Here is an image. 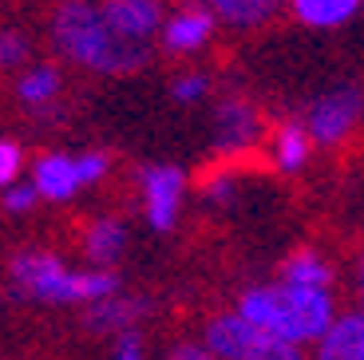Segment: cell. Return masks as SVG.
I'll return each mask as SVG.
<instances>
[{
    "label": "cell",
    "mask_w": 364,
    "mask_h": 360,
    "mask_svg": "<svg viewBox=\"0 0 364 360\" xmlns=\"http://www.w3.org/2000/svg\"><path fill=\"white\" fill-rule=\"evenodd\" d=\"M52 40L72 63L100 75H131L146 63V44L119 36L95 0H64L52 16Z\"/></svg>",
    "instance_id": "obj_1"
},
{
    "label": "cell",
    "mask_w": 364,
    "mask_h": 360,
    "mask_svg": "<svg viewBox=\"0 0 364 360\" xmlns=\"http://www.w3.org/2000/svg\"><path fill=\"white\" fill-rule=\"evenodd\" d=\"M237 313L269 329V333L285 337V341L301 344V349L317 344L328 333V324L337 321L328 289H301V285H285V281L250 285L237 297Z\"/></svg>",
    "instance_id": "obj_2"
},
{
    "label": "cell",
    "mask_w": 364,
    "mask_h": 360,
    "mask_svg": "<svg viewBox=\"0 0 364 360\" xmlns=\"http://www.w3.org/2000/svg\"><path fill=\"white\" fill-rule=\"evenodd\" d=\"M12 285L32 301L44 305H95V301L119 293V273L115 270H75L64 258L44 250H24L9 265Z\"/></svg>",
    "instance_id": "obj_3"
},
{
    "label": "cell",
    "mask_w": 364,
    "mask_h": 360,
    "mask_svg": "<svg viewBox=\"0 0 364 360\" xmlns=\"http://www.w3.org/2000/svg\"><path fill=\"white\" fill-rule=\"evenodd\" d=\"M206 344L218 352V360H305L301 344L285 341V337L269 333L250 317L222 313L206 324Z\"/></svg>",
    "instance_id": "obj_4"
},
{
    "label": "cell",
    "mask_w": 364,
    "mask_h": 360,
    "mask_svg": "<svg viewBox=\"0 0 364 360\" xmlns=\"http://www.w3.org/2000/svg\"><path fill=\"white\" fill-rule=\"evenodd\" d=\"M360 115H364L360 88H333V91H321L317 100L305 107L301 123L309 127V135L317 147H341L356 131Z\"/></svg>",
    "instance_id": "obj_5"
},
{
    "label": "cell",
    "mask_w": 364,
    "mask_h": 360,
    "mask_svg": "<svg viewBox=\"0 0 364 360\" xmlns=\"http://www.w3.org/2000/svg\"><path fill=\"white\" fill-rule=\"evenodd\" d=\"M182 198H186V171L174 162H155L143 171V210L151 230L171 234L178 226L182 214Z\"/></svg>",
    "instance_id": "obj_6"
},
{
    "label": "cell",
    "mask_w": 364,
    "mask_h": 360,
    "mask_svg": "<svg viewBox=\"0 0 364 360\" xmlns=\"http://www.w3.org/2000/svg\"><path fill=\"white\" fill-rule=\"evenodd\" d=\"M262 139V115L246 95H226L214 111V147L222 154H237L257 147Z\"/></svg>",
    "instance_id": "obj_7"
},
{
    "label": "cell",
    "mask_w": 364,
    "mask_h": 360,
    "mask_svg": "<svg viewBox=\"0 0 364 360\" xmlns=\"http://www.w3.org/2000/svg\"><path fill=\"white\" fill-rule=\"evenodd\" d=\"M218 16L206 4H182L171 20L163 24V52L166 55H194L214 40Z\"/></svg>",
    "instance_id": "obj_8"
},
{
    "label": "cell",
    "mask_w": 364,
    "mask_h": 360,
    "mask_svg": "<svg viewBox=\"0 0 364 360\" xmlns=\"http://www.w3.org/2000/svg\"><path fill=\"white\" fill-rule=\"evenodd\" d=\"M32 186L40 190V198L48 202H72L87 182L80 174V154L48 151L32 162Z\"/></svg>",
    "instance_id": "obj_9"
},
{
    "label": "cell",
    "mask_w": 364,
    "mask_h": 360,
    "mask_svg": "<svg viewBox=\"0 0 364 360\" xmlns=\"http://www.w3.org/2000/svg\"><path fill=\"white\" fill-rule=\"evenodd\" d=\"M107 24L131 44H146L166 24L163 0H100Z\"/></svg>",
    "instance_id": "obj_10"
},
{
    "label": "cell",
    "mask_w": 364,
    "mask_h": 360,
    "mask_svg": "<svg viewBox=\"0 0 364 360\" xmlns=\"http://www.w3.org/2000/svg\"><path fill=\"white\" fill-rule=\"evenodd\" d=\"M151 301L146 297H123V293H111V297L95 301V305H83V324H87L91 333H131L139 321L146 317Z\"/></svg>",
    "instance_id": "obj_11"
},
{
    "label": "cell",
    "mask_w": 364,
    "mask_h": 360,
    "mask_svg": "<svg viewBox=\"0 0 364 360\" xmlns=\"http://www.w3.org/2000/svg\"><path fill=\"white\" fill-rule=\"evenodd\" d=\"M313 135H309V127L297 123V119H289V123H282L277 131H273L269 139V154H273V166L282 174H297L309 166L313 159Z\"/></svg>",
    "instance_id": "obj_12"
},
{
    "label": "cell",
    "mask_w": 364,
    "mask_h": 360,
    "mask_svg": "<svg viewBox=\"0 0 364 360\" xmlns=\"http://www.w3.org/2000/svg\"><path fill=\"white\" fill-rule=\"evenodd\" d=\"M285 4H289V0H206V9L226 28H237V32L265 28L269 20H277V12H282Z\"/></svg>",
    "instance_id": "obj_13"
},
{
    "label": "cell",
    "mask_w": 364,
    "mask_h": 360,
    "mask_svg": "<svg viewBox=\"0 0 364 360\" xmlns=\"http://www.w3.org/2000/svg\"><path fill=\"white\" fill-rule=\"evenodd\" d=\"M313 360H364V313H345L317 341Z\"/></svg>",
    "instance_id": "obj_14"
},
{
    "label": "cell",
    "mask_w": 364,
    "mask_h": 360,
    "mask_svg": "<svg viewBox=\"0 0 364 360\" xmlns=\"http://www.w3.org/2000/svg\"><path fill=\"white\" fill-rule=\"evenodd\" d=\"M127 250V226L119 222V218H95L87 226V234H83V253H87L91 265H100V270H111L119 258Z\"/></svg>",
    "instance_id": "obj_15"
},
{
    "label": "cell",
    "mask_w": 364,
    "mask_h": 360,
    "mask_svg": "<svg viewBox=\"0 0 364 360\" xmlns=\"http://www.w3.org/2000/svg\"><path fill=\"white\" fill-rule=\"evenodd\" d=\"M364 9V0H289V12L297 24L305 28H345L356 12Z\"/></svg>",
    "instance_id": "obj_16"
},
{
    "label": "cell",
    "mask_w": 364,
    "mask_h": 360,
    "mask_svg": "<svg viewBox=\"0 0 364 360\" xmlns=\"http://www.w3.org/2000/svg\"><path fill=\"white\" fill-rule=\"evenodd\" d=\"M277 281L285 285H301V289H328L333 285V265L321 258L317 250H297L282 261Z\"/></svg>",
    "instance_id": "obj_17"
},
{
    "label": "cell",
    "mask_w": 364,
    "mask_h": 360,
    "mask_svg": "<svg viewBox=\"0 0 364 360\" xmlns=\"http://www.w3.org/2000/svg\"><path fill=\"white\" fill-rule=\"evenodd\" d=\"M16 95H20L24 107H48V103L60 95V68H52V63H36V68H28V72L20 75Z\"/></svg>",
    "instance_id": "obj_18"
},
{
    "label": "cell",
    "mask_w": 364,
    "mask_h": 360,
    "mask_svg": "<svg viewBox=\"0 0 364 360\" xmlns=\"http://www.w3.org/2000/svg\"><path fill=\"white\" fill-rule=\"evenodd\" d=\"M210 95V75L206 72H182L178 80L171 83V100L182 103V107H191V103L206 100Z\"/></svg>",
    "instance_id": "obj_19"
},
{
    "label": "cell",
    "mask_w": 364,
    "mask_h": 360,
    "mask_svg": "<svg viewBox=\"0 0 364 360\" xmlns=\"http://www.w3.org/2000/svg\"><path fill=\"white\" fill-rule=\"evenodd\" d=\"M206 198L214 202V206H230V202L237 198V174L234 171H214L206 179Z\"/></svg>",
    "instance_id": "obj_20"
},
{
    "label": "cell",
    "mask_w": 364,
    "mask_h": 360,
    "mask_svg": "<svg viewBox=\"0 0 364 360\" xmlns=\"http://www.w3.org/2000/svg\"><path fill=\"white\" fill-rule=\"evenodd\" d=\"M40 190L32 186V182H12V186H4V210L9 214H28V210L36 206Z\"/></svg>",
    "instance_id": "obj_21"
},
{
    "label": "cell",
    "mask_w": 364,
    "mask_h": 360,
    "mask_svg": "<svg viewBox=\"0 0 364 360\" xmlns=\"http://www.w3.org/2000/svg\"><path fill=\"white\" fill-rule=\"evenodd\" d=\"M20 166H24V151L16 143H9V139H0V186H12Z\"/></svg>",
    "instance_id": "obj_22"
},
{
    "label": "cell",
    "mask_w": 364,
    "mask_h": 360,
    "mask_svg": "<svg viewBox=\"0 0 364 360\" xmlns=\"http://www.w3.org/2000/svg\"><path fill=\"white\" fill-rule=\"evenodd\" d=\"M28 55V40L20 32H0V68H16Z\"/></svg>",
    "instance_id": "obj_23"
},
{
    "label": "cell",
    "mask_w": 364,
    "mask_h": 360,
    "mask_svg": "<svg viewBox=\"0 0 364 360\" xmlns=\"http://www.w3.org/2000/svg\"><path fill=\"white\" fill-rule=\"evenodd\" d=\"M107 166H111V159L103 151H87V154H80V174H83V182L87 186H95V182L107 174Z\"/></svg>",
    "instance_id": "obj_24"
},
{
    "label": "cell",
    "mask_w": 364,
    "mask_h": 360,
    "mask_svg": "<svg viewBox=\"0 0 364 360\" xmlns=\"http://www.w3.org/2000/svg\"><path fill=\"white\" fill-rule=\"evenodd\" d=\"M166 360H218V352L210 349L206 341H202V344H194V341H182V344H174V349L166 352Z\"/></svg>",
    "instance_id": "obj_25"
},
{
    "label": "cell",
    "mask_w": 364,
    "mask_h": 360,
    "mask_svg": "<svg viewBox=\"0 0 364 360\" xmlns=\"http://www.w3.org/2000/svg\"><path fill=\"white\" fill-rule=\"evenodd\" d=\"M111 360H143V344H139V337H135V333H123V337H119L115 356H111Z\"/></svg>",
    "instance_id": "obj_26"
},
{
    "label": "cell",
    "mask_w": 364,
    "mask_h": 360,
    "mask_svg": "<svg viewBox=\"0 0 364 360\" xmlns=\"http://www.w3.org/2000/svg\"><path fill=\"white\" fill-rule=\"evenodd\" d=\"M360 293H364V261H360Z\"/></svg>",
    "instance_id": "obj_27"
}]
</instances>
